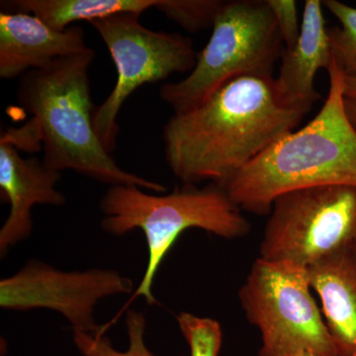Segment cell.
Returning <instances> with one entry per match:
<instances>
[{
    "instance_id": "44dd1931",
    "label": "cell",
    "mask_w": 356,
    "mask_h": 356,
    "mask_svg": "<svg viewBox=\"0 0 356 356\" xmlns=\"http://www.w3.org/2000/svg\"><path fill=\"white\" fill-rule=\"evenodd\" d=\"M344 104H346V110L348 118H350L351 123H353V125L356 129V99L346 97Z\"/></svg>"
},
{
    "instance_id": "ba28073f",
    "label": "cell",
    "mask_w": 356,
    "mask_h": 356,
    "mask_svg": "<svg viewBox=\"0 0 356 356\" xmlns=\"http://www.w3.org/2000/svg\"><path fill=\"white\" fill-rule=\"evenodd\" d=\"M140 16L121 13L88 22L102 37L117 70L113 90L96 108L93 118L95 132L109 154L116 149L117 118L129 96L145 84L177 72H191L197 60L191 39L149 29L140 22Z\"/></svg>"
},
{
    "instance_id": "8992f818",
    "label": "cell",
    "mask_w": 356,
    "mask_h": 356,
    "mask_svg": "<svg viewBox=\"0 0 356 356\" xmlns=\"http://www.w3.org/2000/svg\"><path fill=\"white\" fill-rule=\"evenodd\" d=\"M238 299L248 322L261 334L259 356H339L305 267L259 257Z\"/></svg>"
},
{
    "instance_id": "52a82bcc",
    "label": "cell",
    "mask_w": 356,
    "mask_h": 356,
    "mask_svg": "<svg viewBox=\"0 0 356 356\" xmlns=\"http://www.w3.org/2000/svg\"><path fill=\"white\" fill-rule=\"evenodd\" d=\"M259 257L309 267L351 247L356 236V187L318 186L282 194L268 214Z\"/></svg>"
},
{
    "instance_id": "ffe728a7",
    "label": "cell",
    "mask_w": 356,
    "mask_h": 356,
    "mask_svg": "<svg viewBox=\"0 0 356 356\" xmlns=\"http://www.w3.org/2000/svg\"><path fill=\"white\" fill-rule=\"evenodd\" d=\"M343 92L346 98L356 99V72L343 74Z\"/></svg>"
},
{
    "instance_id": "277c9868",
    "label": "cell",
    "mask_w": 356,
    "mask_h": 356,
    "mask_svg": "<svg viewBox=\"0 0 356 356\" xmlns=\"http://www.w3.org/2000/svg\"><path fill=\"white\" fill-rule=\"evenodd\" d=\"M100 207L102 229L114 236L142 229L146 236L149 261L146 273L133 298L144 296L156 304L152 292L161 262L179 236L188 229H200L234 240L250 233L252 226L240 208L219 185L203 188L184 185L170 194L146 193L136 185H115L103 196Z\"/></svg>"
},
{
    "instance_id": "9a60e30c",
    "label": "cell",
    "mask_w": 356,
    "mask_h": 356,
    "mask_svg": "<svg viewBox=\"0 0 356 356\" xmlns=\"http://www.w3.org/2000/svg\"><path fill=\"white\" fill-rule=\"evenodd\" d=\"M146 318L140 312L131 310L126 318L129 337L127 350L113 348L105 330L97 332L74 331V343L83 356H156L145 343Z\"/></svg>"
},
{
    "instance_id": "9c48e42d",
    "label": "cell",
    "mask_w": 356,
    "mask_h": 356,
    "mask_svg": "<svg viewBox=\"0 0 356 356\" xmlns=\"http://www.w3.org/2000/svg\"><path fill=\"white\" fill-rule=\"evenodd\" d=\"M132 280L109 269L58 270L37 261L0 281V307L6 310L49 309L62 314L74 331L97 332L95 308L99 300L132 292Z\"/></svg>"
},
{
    "instance_id": "2e32d148",
    "label": "cell",
    "mask_w": 356,
    "mask_h": 356,
    "mask_svg": "<svg viewBox=\"0 0 356 356\" xmlns=\"http://www.w3.org/2000/svg\"><path fill=\"white\" fill-rule=\"evenodd\" d=\"M341 23V27L329 29L332 60L344 74L356 72V8L339 0L322 1Z\"/></svg>"
},
{
    "instance_id": "6da1fadb",
    "label": "cell",
    "mask_w": 356,
    "mask_h": 356,
    "mask_svg": "<svg viewBox=\"0 0 356 356\" xmlns=\"http://www.w3.org/2000/svg\"><path fill=\"white\" fill-rule=\"evenodd\" d=\"M308 112L283 102L273 76L238 77L166 122V161L184 185L209 180L222 187Z\"/></svg>"
},
{
    "instance_id": "7402d4cb",
    "label": "cell",
    "mask_w": 356,
    "mask_h": 356,
    "mask_svg": "<svg viewBox=\"0 0 356 356\" xmlns=\"http://www.w3.org/2000/svg\"><path fill=\"white\" fill-rule=\"evenodd\" d=\"M295 356H314V355H309V353H301V355H297Z\"/></svg>"
},
{
    "instance_id": "d6986e66",
    "label": "cell",
    "mask_w": 356,
    "mask_h": 356,
    "mask_svg": "<svg viewBox=\"0 0 356 356\" xmlns=\"http://www.w3.org/2000/svg\"><path fill=\"white\" fill-rule=\"evenodd\" d=\"M275 19L285 49L297 43L301 33L302 18L294 0H266Z\"/></svg>"
},
{
    "instance_id": "4fadbf2b",
    "label": "cell",
    "mask_w": 356,
    "mask_h": 356,
    "mask_svg": "<svg viewBox=\"0 0 356 356\" xmlns=\"http://www.w3.org/2000/svg\"><path fill=\"white\" fill-rule=\"evenodd\" d=\"M313 292L337 355L356 356V254L353 245L309 267Z\"/></svg>"
},
{
    "instance_id": "3957f363",
    "label": "cell",
    "mask_w": 356,
    "mask_h": 356,
    "mask_svg": "<svg viewBox=\"0 0 356 356\" xmlns=\"http://www.w3.org/2000/svg\"><path fill=\"white\" fill-rule=\"evenodd\" d=\"M327 72L329 92L315 118L276 140L222 185L241 210L266 215L286 192L356 187V129L344 104L343 72L334 60Z\"/></svg>"
},
{
    "instance_id": "5b68a950",
    "label": "cell",
    "mask_w": 356,
    "mask_h": 356,
    "mask_svg": "<svg viewBox=\"0 0 356 356\" xmlns=\"http://www.w3.org/2000/svg\"><path fill=\"white\" fill-rule=\"evenodd\" d=\"M283 50L266 0L225 1L194 69L181 81L163 84L159 96L175 114L184 113L238 77L273 76Z\"/></svg>"
},
{
    "instance_id": "7a4b0ae2",
    "label": "cell",
    "mask_w": 356,
    "mask_h": 356,
    "mask_svg": "<svg viewBox=\"0 0 356 356\" xmlns=\"http://www.w3.org/2000/svg\"><path fill=\"white\" fill-rule=\"evenodd\" d=\"M95 57V50L88 48L23 74L16 97L32 118L1 140L25 149L43 143L42 161L58 172L70 170L111 186L136 185L165 193L163 184L122 170L102 146L93 126L97 107L91 100L88 77Z\"/></svg>"
},
{
    "instance_id": "8fae6325",
    "label": "cell",
    "mask_w": 356,
    "mask_h": 356,
    "mask_svg": "<svg viewBox=\"0 0 356 356\" xmlns=\"http://www.w3.org/2000/svg\"><path fill=\"white\" fill-rule=\"evenodd\" d=\"M83 28L55 29L33 14L0 13V77L14 79L88 50Z\"/></svg>"
},
{
    "instance_id": "ac0fdd59",
    "label": "cell",
    "mask_w": 356,
    "mask_h": 356,
    "mask_svg": "<svg viewBox=\"0 0 356 356\" xmlns=\"http://www.w3.org/2000/svg\"><path fill=\"white\" fill-rule=\"evenodd\" d=\"M177 324L188 344L191 356H219L222 341L219 322L191 313H180Z\"/></svg>"
},
{
    "instance_id": "5bb4252c",
    "label": "cell",
    "mask_w": 356,
    "mask_h": 356,
    "mask_svg": "<svg viewBox=\"0 0 356 356\" xmlns=\"http://www.w3.org/2000/svg\"><path fill=\"white\" fill-rule=\"evenodd\" d=\"M161 0H16L2 1L14 10L33 14L55 29L63 30L79 21L102 19L121 13L142 14L156 8Z\"/></svg>"
},
{
    "instance_id": "e0dca14e",
    "label": "cell",
    "mask_w": 356,
    "mask_h": 356,
    "mask_svg": "<svg viewBox=\"0 0 356 356\" xmlns=\"http://www.w3.org/2000/svg\"><path fill=\"white\" fill-rule=\"evenodd\" d=\"M222 0H161L156 9L189 32L212 28Z\"/></svg>"
},
{
    "instance_id": "30bf717a",
    "label": "cell",
    "mask_w": 356,
    "mask_h": 356,
    "mask_svg": "<svg viewBox=\"0 0 356 356\" xmlns=\"http://www.w3.org/2000/svg\"><path fill=\"white\" fill-rule=\"evenodd\" d=\"M62 178L38 158L23 159L17 147L0 140V189L2 199L10 205V212L0 229L2 257L16 243L31 235L33 206H60L65 196L56 189Z\"/></svg>"
},
{
    "instance_id": "603a6c76",
    "label": "cell",
    "mask_w": 356,
    "mask_h": 356,
    "mask_svg": "<svg viewBox=\"0 0 356 356\" xmlns=\"http://www.w3.org/2000/svg\"><path fill=\"white\" fill-rule=\"evenodd\" d=\"M353 250H355V254H356V236H355V242H353Z\"/></svg>"
},
{
    "instance_id": "7c38bea8",
    "label": "cell",
    "mask_w": 356,
    "mask_h": 356,
    "mask_svg": "<svg viewBox=\"0 0 356 356\" xmlns=\"http://www.w3.org/2000/svg\"><path fill=\"white\" fill-rule=\"evenodd\" d=\"M332 60L322 1L307 0L298 41L292 48H284L280 72L274 77L283 102L310 111L320 99V93L315 88L316 76L318 70L329 69Z\"/></svg>"
}]
</instances>
